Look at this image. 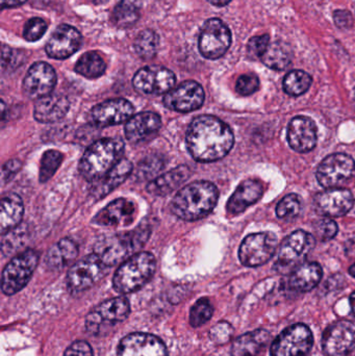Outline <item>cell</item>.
<instances>
[{
  "label": "cell",
  "instance_id": "cell-33",
  "mask_svg": "<svg viewBox=\"0 0 355 356\" xmlns=\"http://www.w3.org/2000/svg\"><path fill=\"white\" fill-rule=\"evenodd\" d=\"M292 50L288 44L281 41L273 42L267 48L261 60L273 70L283 71L291 64Z\"/></svg>",
  "mask_w": 355,
  "mask_h": 356
},
{
  "label": "cell",
  "instance_id": "cell-9",
  "mask_svg": "<svg viewBox=\"0 0 355 356\" xmlns=\"http://www.w3.org/2000/svg\"><path fill=\"white\" fill-rule=\"evenodd\" d=\"M231 45L229 27L218 18L208 19L200 31L198 48L208 60H217L226 54Z\"/></svg>",
  "mask_w": 355,
  "mask_h": 356
},
{
  "label": "cell",
  "instance_id": "cell-53",
  "mask_svg": "<svg viewBox=\"0 0 355 356\" xmlns=\"http://www.w3.org/2000/svg\"><path fill=\"white\" fill-rule=\"evenodd\" d=\"M354 97H355V90H354Z\"/></svg>",
  "mask_w": 355,
  "mask_h": 356
},
{
  "label": "cell",
  "instance_id": "cell-42",
  "mask_svg": "<svg viewBox=\"0 0 355 356\" xmlns=\"http://www.w3.org/2000/svg\"><path fill=\"white\" fill-rule=\"evenodd\" d=\"M338 230L339 228H338L337 223L331 219L320 220L314 225L315 236L322 242H327V241L335 238L337 236Z\"/></svg>",
  "mask_w": 355,
  "mask_h": 356
},
{
  "label": "cell",
  "instance_id": "cell-25",
  "mask_svg": "<svg viewBox=\"0 0 355 356\" xmlns=\"http://www.w3.org/2000/svg\"><path fill=\"white\" fill-rule=\"evenodd\" d=\"M263 193L264 186L260 180H244L229 198L226 205L227 211L231 215L243 213L246 209L262 198Z\"/></svg>",
  "mask_w": 355,
  "mask_h": 356
},
{
  "label": "cell",
  "instance_id": "cell-41",
  "mask_svg": "<svg viewBox=\"0 0 355 356\" xmlns=\"http://www.w3.org/2000/svg\"><path fill=\"white\" fill-rule=\"evenodd\" d=\"M47 29V23L43 19L38 18V17L29 19L25 24L23 37L28 42L38 41L43 37Z\"/></svg>",
  "mask_w": 355,
  "mask_h": 356
},
{
  "label": "cell",
  "instance_id": "cell-49",
  "mask_svg": "<svg viewBox=\"0 0 355 356\" xmlns=\"http://www.w3.org/2000/svg\"><path fill=\"white\" fill-rule=\"evenodd\" d=\"M27 0H0V3L3 8H16V6H21L25 3Z\"/></svg>",
  "mask_w": 355,
  "mask_h": 356
},
{
  "label": "cell",
  "instance_id": "cell-10",
  "mask_svg": "<svg viewBox=\"0 0 355 356\" xmlns=\"http://www.w3.org/2000/svg\"><path fill=\"white\" fill-rule=\"evenodd\" d=\"M314 345L312 330L304 324L286 328L272 343L271 356H308Z\"/></svg>",
  "mask_w": 355,
  "mask_h": 356
},
{
  "label": "cell",
  "instance_id": "cell-23",
  "mask_svg": "<svg viewBox=\"0 0 355 356\" xmlns=\"http://www.w3.org/2000/svg\"><path fill=\"white\" fill-rule=\"evenodd\" d=\"M288 142L292 149L299 154L312 152L317 144V127L312 119L295 117L288 127Z\"/></svg>",
  "mask_w": 355,
  "mask_h": 356
},
{
  "label": "cell",
  "instance_id": "cell-12",
  "mask_svg": "<svg viewBox=\"0 0 355 356\" xmlns=\"http://www.w3.org/2000/svg\"><path fill=\"white\" fill-rule=\"evenodd\" d=\"M108 271V266L95 253L75 263L67 275V286L73 293L83 292L97 284Z\"/></svg>",
  "mask_w": 355,
  "mask_h": 356
},
{
  "label": "cell",
  "instance_id": "cell-26",
  "mask_svg": "<svg viewBox=\"0 0 355 356\" xmlns=\"http://www.w3.org/2000/svg\"><path fill=\"white\" fill-rule=\"evenodd\" d=\"M70 108L68 98L63 95H49L38 100L33 117L38 122L54 123L62 120Z\"/></svg>",
  "mask_w": 355,
  "mask_h": 356
},
{
  "label": "cell",
  "instance_id": "cell-22",
  "mask_svg": "<svg viewBox=\"0 0 355 356\" xmlns=\"http://www.w3.org/2000/svg\"><path fill=\"white\" fill-rule=\"evenodd\" d=\"M354 204L352 193L346 188H327L315 198L317 211L327 217H342L352 209Z\"/></svg>",
  "mask_w": 355,
  "mask_h": 356
},
{
  "label": "cell",
  "instance_id": "cell-2",
  "mask_svg": "<svg viewBox=\"0 0 355 356\" xmlns=\"http://www.w3.org/2000/svg\"><path fill=\"white\" fill-rule=\"evenodd\" d=\"M219 191L212 182L194 181L177 192L171 202V211L179 219L197 221L206 217L218 202Z\"/></svg>",
  "mask_w": 355,
  "mask_h": 356
},
{
  "label": "cell",
  "instance_id": "cell-39",
  "mask_svg": "<svg viewBox=\"0 0 355 356\" xmlns=\"http://www.w3.org/2000/svg\"><path fill=\"white\" fill-rule=\"evenodd\" d=\"M214 307L208 298H201L192 307L190 311V324L193 327H199L212 319Z\"/></svg>",
  "mask_w": 355,
  "mask_h": 356
},
{
  "label": "cell",
  "instance_id": "cell-32",
  "mask_svg": "<svg viewBox=\"0 0 355 356\" xmlns=\"http://www.w3.org/2000/svg\"><path fill=\"white\" fill-rule=\"evenodd\" d=\"M23 213H24V204L19 195H6L2 198L1 209H0V230L2 236L20 224Z\"/></svg>",
  "mask_w": 355,
  "mask_h": 356
},
{
  "label": "cell",
  "instance_id": "cell-21",
  "mask_svg": "<svg viewBox=\"0 0 355 356\" xmlns=\"http://www.w3.org/2000/svg\"><path fill=\"white\" fill-rule=\"evenodd\" d=\"M137 205L129 199L119 198L102 209L92 220V223L108 227L129 226L137 217Z\"/></svg>",
  "mask_w": 355,
  "mask_h": 356
},
{
  "label": "cell",
  "instance_id": "cell-31",
  "mask_svg": "<svg viewBox=\"0 0 355 356\" xmlns=\"http://www.w3.org/2000/svg\"><path fill=\"white\" fill-rule=\"evenodd\" d=\"M79 255V247L70 238H62L48 250L45 264L50 270L60 271L72 264Z\"/></svg>",
  "mask_w": 355,
  "mask_h": 356
},
{
  "label": "cell",
  "instance_id": "cell-35",
  "mask_svg": "<svg viewBox=\"0 0 355 356\" xmlns=\"http://www.w3.org/2000/svg\"><path fill=\"white\" fill-rule=\"evenodd\" d=\"M142 0H121L113 13V20L117 26L126 29L135 24L140 18Z\"/></svg>",
  "mask_w": 355,
  "mask_h": 356
},
{
  "label": "cell",
  "instance_id": "cell-50",
  "mask_svg": "<svg viewBox=\"0 0 355 356\" xmlns=\"http://www.w3.org/2000/svg\"><path fill=\"white\" fill-rule=\"evenodd\" d=\"M208 1L210 2V3H212L213 6H219V8H221V6H227V4H229L231 0H208Z\"/></svg>",
  "mask_w": 355,
  "mask_h": 356
},
{
  "label": "cell",
  "instance_id": "cell-16",
  "mask_svg": "<svg viewBox=\"0 0 355 356\" xmlns=\"http://www.w3.org/2000/svg\"><path fill=\"white\" fill-rule=\"evenodd\" d=\"M204 97L206 95L201 85L197 81H187L165 94L163 102L169 110L189 113L201 108Z\"/></svg>",
  "mask_w": 355,
  "mask_h": 356
},
{
  "label": "cell",
  "instance_id": "cell-27",
  "mask_svg": "<svg viewBox=\"0 0 355 356\" xmlns=\"http://www.w3.org/2000/svg\"><path fill=\"white\" fill-rule=\"evenodd\" d=\"M133 172V165L126 159H122L108 175L93 182L91 188L92 196L101 199L118 188Z\"/></svg>",
  "mask_w": 355,
  "mask_h": 356
},
{
  "label": "cell",
  "instance_id": "cell-48",
  "mask_svg": "<svg viewBox=\"0 0 355 356\" xmlns=\"http://www.w3.org/2000/svg\"><path fill=\"white\" fill-rule=\"evenodd\" d=\"M21 168V163L19 161H10V162L6 163L2 167V182L6 180L10 179Z\"/></svg>",
  "mask_w": 355,
  "mask_h": 356
},
{
  "label": "cell",
  "instance_id": "cell-3",
  "mask_svg": "<svg viewBox=\"0 0 355 356\" xmlns=\"http://www.w3.org/2000/svg\"><path fill=\"white\" fill-rule=\"evenodd\" d=\"M124 143L119 138H106L85 150L79 165V173L88 181H96L108 175L121 161Z\"/></svg>",
  "mask_w": 355,
  "mask_h": 356
},
{
  "label": "cell",
  "instance_id": "cell-36",
  "mask_svg": "<svg viewBox=\"0 0 355 356\" xmlns=\"http://www.w3.org/2000/svg\"><path fill=\"white\" fill-rule=\"evenodd\" d=\"M313 79L308 73L302 70H293L286 75L283 79V90L291 96H300L306 93L311 86Z\"/></svg>",
  "mask_w": 355,
  "mask_h": 356
},
{
  "label": "cell",
  "instance_id": "cell-11",
  "mask_svg": "<svg viewBox=\"0 0 355 356\" xmlns=\"http://www.w3.org/2000/svg\"><path fill=\"white\" fill-rule=\"evenodd\" d=\"M277 245L276 236L271 232L249 234L240 246V261L246 267H260L272 259Z\"/></svg>",
  "mask_w": 355,
  "mask_h": 356
},
{
  "label": "cell",
  "instance_id": "cell-51",
  "mask_svg": "<svg viewBox=\"0 0 355 356\" xmlns=\"http://www.w3.org/2000/svg\"><path fill=\"white\" fill-rule=\"evenodd\" d=\"M350 307H352V313L355 316V292L350 296Z\"/></svg>",
  "mask_w": 355,
  "mask_h": 356
},
{
  "label": "cell",
  "instance_id": "cell-46",
  "mask_svg": "<svg viewBox=\"0 0 355 356\" xmlns=\"http://www.w3.org/2000/svg\"><path fill=\"white\" fill-rule=\"evenodd\" d=\"M64 356H93V350L85 341H76L67 348Z\"/></svg>",
  "mask_w": 355,
  "mask_h": 356
},
{
  "label": "cell",
  "instance_id": "cell-45",
  "mask_svg": "<svg viewBox=\"0 0 355 356\" xmlns=\"http://www.w3.org/2000/svg\"><path fill=\"white\" fill-rule=\"evenodd\" d=\"M270 43L269 35H262L251 38L247 46L248 54L251 58H262L263 54H265Z\"/></svg>",
  "mask_w": 355,
  "mask_h": 356
},
{
  "label": "cell",
  "instance_id": "cell-38",
  "mask_svg": "<svg viewBox=\"0 0 355 356\" xmlns=\"http://www.w3.org/2000/svg\"><path fill=\"white\" fill-rule=\"evenodd\" d=\"M63 154L58 150H47L41 159V166H40L39 179L40 182H46L50 179L56 170L60 168L62 164Z\"/></svg>",
  "mask_w": 355,
  "mask_h": 356
},
{
  "label": "cell",
  "instance_id": "cell-43",
  "mask_svg": "<svg viewBox=\"0 0 355 356\" xmlns=\"http://www.w3.org/2000/svg\"><path fill=\"white\" fill-rule=\"evenodd\" d=\"M233 328L229 322H219L210 330V339L217 345H224L233 338Z\"/></svg>",
  "mask_w": 355,
  "mask_h": 356
},
{
  "label": "cell",
  "instance_id": "cell-5",
  "mask_svg": "<svg viewBox=\"0 0 355 356\" xmlns=\"http://www.w3.org/2000/svg\"><path fill=\"white\" fill-rule=\"evenodd\" d=\"M39 263V254L33 249L15 257L2 272L1 290L8 296L20 292L31 280Z\"/></svg>",
  "mask_w": 355,
  "mask_h": 356
},
{
  "label": "cell",
  "instance_id": "cell-17",
  "mask_svg": "<svg viewBox=\"0 0 355 356\" xmlns=\"http://www.w3.org/2000/svg\"><path fill=\"white\" fill-rule=\"evenodd\" d=\"M56 81V71L49 64L45 62L35 63L23 79V92L31 99L39 100L51 94Z\"/></svg>",
  "mask_w": 355,
  "mask_h": 356
},
{
  "label": "cell",
  "instance_id": "cell-13",
  "mask_svg": "<svg viewBox=\"0 0 355 356\" xmlns=\"http://www.w3.org/2000/svg\"><path fill=\"white\" fill-rule=\"evenodd\" d=\"M354 175V159L345 154H333L321 162L316 177L323 188H336L343 186Z\"/></svg>",
  "mask_w": 355,
  "mask_h": 356
},
{
  "label": "cell",
  "instance_id": "cell-40",
  "mask_svg": "<svg viewBox=\"0 0 355 356\" xmlns=\"http://www.w3.org/2000/svg\"><path fill=\"white\" fill-rule=\"evenodd\" d=\"M302 199L298 195L289 194L283 197L276 207L277 217L283 220H293L302 211Z\"/></svg>",
  "mask_w": 355,
  "mask_h": 356
},
{
  "label": "cell",
  "instance_id": "cell-29",
  "mask_svg": "<svg viewBox=\"0 0 355 356\" xmlns=\"http://www.w3.org/2000/svg\"><path fill=\"white\" fill-rule=\"evenodd\" d=\"M191 175L189 167H177L152 180L147 186V192L154 196H166L183 186V182L187 181Z\"/></svg>",
  "mask_w": 355,
  "mask_h": 356
},
{
  "label": "cell",
  "instance_id": "cell-4",
  "mask_svg": "<svg viewBox=\"0 0 355 356\" xmlns=\"http://www.w3.org/2000/svg\"><path fill=\"white\" fill-rule=\"evenodd\" d=\"M156 269V257L151 253L131 255L117 270L113 278V286L120 294L137 292L151 280Z\"/></svg>",
  "mask_w": 355,
  "mask_h": 356
},
{
  "label": "cell",
  "instance_id": "cell-34",
  "mask_svg": "<svg viewBox=\"0 0 355 356\" xmlns=\"http://www.w3.org/2000/svg\"><path fill=\"white\" fill-rule=\"evenodd\" d=\"M74 70L85 79H95L104 74L106 64L97 51H88L79 58Z\"/></svg>",
  "mask_w": 355,
  "mask_h": 356
},
{
  "label": "cell",
  "instance_id": "cell-18",
  "mask_svg": "<svg viewBox=\"0 0 355 356\" xmlns=\"http://www.w3.org/2000/svg\"><path fill=\"white\" fill-rule=\"evenodd\" d=\"M117 356L169 355L166 346L158 337L144 332H135L121 340Z\"/></svg>",
  "mask_w": 355,
  "mask_h": 356
},
{
  "label": "cell",
  "instance_id": "cell-15",
  "mask_svg": "<svg viewBox=\"0 0 355 356\" xmlns=\"http://www.w3.org/2000/svg\"><path fill=\"white\" fill-rule=\"evenodd\" d=\"M355 347V325L340 320L329 325L323 334L322 349L327 356H347Z\"/></svg>",
  "mask_w": 355,
  "mask_h": 356
},
{
  "label": "cell",
  "instance_id": "cell-7",
  "mask_svg": "<svg viewBox=\"0 0 355 356\" xmlns=\"http://www.w3.org/2000/svg\"><path fill=\"white\" fill-rule=\"evenodd\" d=\"M314 247V236L304 230L294 232L281 245L275 269L281 273L293 272L298 266L304 263V259Z\"/></svg>",
  "mask_w": 355,
  "mask_h": 356
},
{
  "label": "cell",
  "instance_id": "cell-52",
  "mask_svg": "<svg viewBox=\"0 0 355 356\" xmlns=\"http://www.w3.org/2000/svg\"><path fill=\"white\" fill-rule=\"evenodd\" d=\"M349 273L350 275L352 276V277L355 278V264L354 265H352V267H350Z\"/></svg>",
  "mask_w": 355,
  "mask_h": 356
},
{
  "label": "cell",
  "instance_id": "cell-24",
  "mask_svg": "<svg viewBox=\"0 0 355 356\" xmlns=\"http://www.w3.org/2000/svg\"><path fill=\"white\" fill-rule=\"evenodd\" d=\"M162 127L160 115L143 112L133 115L125 124V137L133 144L147 141L154 137Z\"/></svg>",
  "mask_w": 355,
  "mask_h": 356
},
{
  "label": "cell",
  "instance_id": "cell-37",
  "mask_svg": "<svg viewBox=\"0 0 355 356\" xmlns=\"http://www.w3.org/2000/svg\"><path fill=\"white\" fill-rule=\"evenodd\" d=\"M158 35L151 29L141 31L133 42L138 56L144 60L154 58L158 51Z\"/></svg>",
  "mask_w": 355,
  "mask_h": 356
},
{
  "label": "cell",
  "instance_id": "cell-30",
  "mask_svg": "<svg viewBox=\"0 0 355 356\" xmlns=\"http://www.w3.org/2000/svg\"><path fill=\"white\" fill-rule=\"evenodd\" d=\"M270 342V334L265 330H254L236 339L231 347L233 356H256Z\"/></svg>",
  "mask_w": 355,
  "mask_h": 356
},
{
  "label": "cell",
  "instance_id": "cell-1",
  "mask_svg": "<svg viewBox=\"0 0 355 356\" xmlns=\"http://www.w3.org/2000/svg\"><path fill=\"white\" fill-rule=\"evenodd\" d=\"M235 137L231 127L217 117H196L187 131V147L194 160L212 163L226 156L233 148Z\"/></svg>",
  "mask_w": 355,
  "mask_h": 356
},
{
  "label": "cell",
  "instance_id": "cell-19",
  "mask_svg": "<svg viewBox=\"0 0 355 356\" xmlns=\"http://www.w3.org/2000/svg\"><path fill=\"white\" fill-rule=\"evenodd\" d=\"M133 104L123 98L106 100L91 110V120L100 127H113L127 122L133 116Z\"/></svg>",
  "mask_w": 355,
  "mask_h": 356
},
{
  "label": "cell",
  "instance_id": "cell-6",
  "mask_svg": "<svg viewBox=\"0 0 355 356\" xmlns=\"http://www.w3.org/2000/svg\"><path fill=\"white\" fill-rule=\"evenodd\" d=\"M131 305L124 297H117L104 301L88 314L85 330L90 334L98 336L110 326L121 323L129 318Z\"/></svg>",
  "mask_w": 355,
  "mask_h": 356
},
{
  "label": "cell",
  "instance_id": "cell-47",
  "mask_svg": "<svg viewBox=\"0 0 355 356\" xmlns=\"http://www.w3.org/2000/svg\"><path fill=\"white\" fill-rule=\"evenodd\" d=\"M336 24L342 29H348L354 25V17L348 10H336L333 14Z\"/></svg>",
  "mask_w": 355,
  "mask_h": 356
},
{
  "label": "cell",
  "instance_id": "cell-44",
  "mask_svg": "<svg viewBox=\"0 0 355 356\" xmlns=\"http://www.w3.org/2000/svg\"><path fill=\"white\" fill-rule=\"evenodd\" d=\"M260 88V79L254 74H243L238 79L236 90L240 95L249 96Z\"/></svg>",
  "mask_w": 355,
  "mask_h": 356
},
{
  "label": "cell",
  "instance_id": "cell-20",
  "mask_svg": "<svg viewBox=\"0 0 355 356\" xmlns=\"http://www.w3.org/2000/svg\"><path fill=\"white\" fill-rule=\"evenodd\" d=\"M81 40V33L75 27L68 24L60 25L46 44V54L54 60H65L79 50Z\"/></svg>",
  "mask_w": 355,
  "mask_h": 356
},
{
  "label": "cell",
  "instance_id": "cell-8",
  "mask_svg": "<svg viewBox=\"0 0 355 356\" xmlns=\"http://www.w3.org/2000/svg\"><path fill=\"white\" fill-rule=\"evenodd\" d=\"M143 232H129V234H117V236H106L98 241L94 253L102 259L108 267H113L122 261H126L129 255L133 250L143 246L142 238Z\"/></svg>",
  "mask_w": 355,
  "mask_h": 356
},
{
  "label": "cell",
  "instance_id": "cell-14",
  "mask_svg": "<svg viewBox=\"0 0 355 356\" xmlns=\"http://www.w3.org/2000/svg\"><path fill=\"white\" fill-rule=\"evenodd\" d=\"M176 76L162 66H147L140 69L133 79V86L139 93L146 95L167 94L173 89Z\"/></svg>",
  "mask_w": 355,
  "mask_h": 356
},
{
  "label": "cell",
  "instance_id": "cell-28",
  "mask_svg": "<svg viewBox=\"0 0 355 356\" xmlns=\"http://www.w3.org/2000/svg\"><path fill=\"white\" fill-rule=\"evenodd\" d=\"M322 268L318 263H304L291 272L288 286L294 292H310L318 286L322 278Z\"/></svg>",
  "mask_w": 355,
  "mask_h": 356
}]
</instances>
